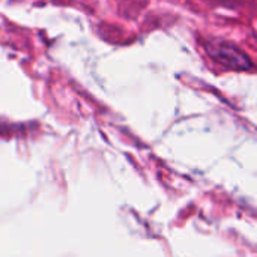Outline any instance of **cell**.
I'll return each instance as SVG.
<instances>
[{
    "label": "cell",
    "instance_id": "obj_1",
    "mask_svg": "<svg viewBox=\"0 0 257 257\" xmlns=\"http://www.w3.org/2000/svg\"><path fill=\"white\" fill-rule=\"evenodd\" d=\"M208 53L220 63H223L227 68L233 69H248L251 68L250 59L241 53L238 48L226 44V42H217L208 45Z\"/></svg>",
    "mask_w": 257,
    "mask_h": 257
}]
</instances>
